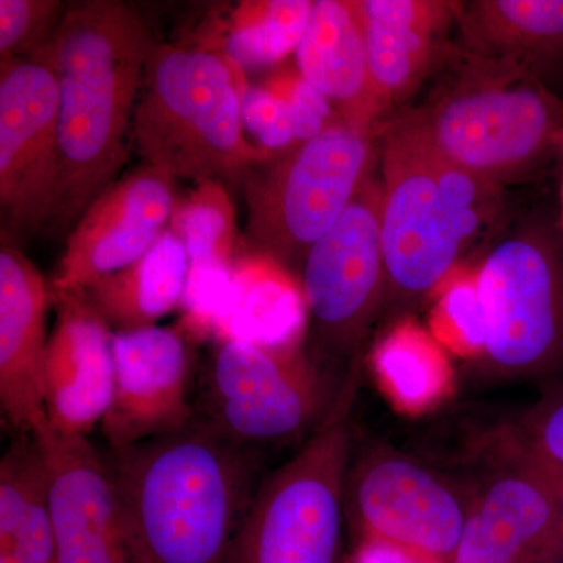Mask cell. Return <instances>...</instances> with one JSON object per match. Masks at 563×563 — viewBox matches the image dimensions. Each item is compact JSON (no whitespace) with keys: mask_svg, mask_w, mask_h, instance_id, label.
I'll return each instance as SVG.
<instances>
[{"mask_svg":"<svg viewBox=\"0 0 563 563\" xmlns=\"http://www.w3.org/2000/svg\"><path fill=\"white\" fill-rule=\"evenodd\" d=\"M133 563H225L254 498V455L196 415L103 454Z\"/></svg>","mask_w":563,"mask_h":563,"instance_id":"obj_1","label":"cell"},{"mask_svg":"<svg viewBox=\"0 0 563 563\" xmlns=\"http://www.w3.org/2000/svg\"><path fill=\"white\" fill-rule=\"evenodd\" d=\"M151 47L150 33L131 7L85 0L66 7L49 40L32 52L49 63L60 95L55 224H76L117 181L128 158Z\"/></svg>","mask_w":563,"mask_h":563,"instance_id":"obj_2","label":"cell"},{"mask_svg":"<svg viewBox=\"0 0 563 563\" xmlns=\"http://www.w3.org/2000/svg\"><path fill=\"white\" fill-rule=\"evenodd\" d=\"M383 169L387 299L410 307L453 276L495 211L496 185L448 162L402 120L385 133Z\"/></svg>","mask_w":563,"mask_h":563,"instance_id":"obj_3","label":"cell"},{"mask_svg":"<svg viewBox=\"0 0 563 563\" xmlns=\"http://www.w3.org/2000/svg\"><path fill=\"white\" fill-rule=\"evenodd\" d=\"M246 84L242 70L210 47L152 43L132 128L146 165L198 185L242 180L272 161L243 129Z\"/></svg>","mask_w":563,"mask_h":563,"instance_id":"obj_4","label":"cell"},{"mask_svg":"<svg viewBox=\"0 0 563 563\" xmlns=\"http://www.w3.org/2000/svg\"><path fill=\"white\" fill-rule=\"evenodd\" d=\"M450 79L402 118L433 151L496 185L536 168L563 141V101L512 63L463 54Z\"/></svg>","mask_w":563,"mask_h":563,"instance_id":"obj_5","label":"cell"},{"mask_svg":"<svg viewBox=\"0 0 563 563\" xmlns=\"http://www.w3.org/2000/svg\"><path fill=\"white\" fill-rule=\"evenodd\" d=\"M357 372L320 428L269 474L239 526L225 563H339L352 457L351 409Z\"/></svg>","mask_w":563,"mask_h":563,"instance_id":"obj_6","label":"cell"},{"mask_svg":"<svg viewBox=\"0 0 563 563\" xmlns=\"http://www.w3.org/2000/svg\"><path fill=\"white\" fill-rule=\"evenodd\" d=\"M372 129L336 121L243 176L244 252L280 265L306 261L368 179Z\"/></svg>","mask_w":563,"mask_h":563,"instance_id":"obj_7","label":"cell"},{"mask_svg":"<svg viewBox=\"0 0 563 563\" xmlns=\"http://www.w3.org/2000/svg\"><path fill=\"white\" fill-rule=\"evenodd\" d=\"M481 369L496 380L563 383V231L499 240L476 273Z\"/></svg>","mask_w":563,"mask_h":563,"instance_id":"obj_8","label":"cell"},{"mask_svg":"<svg viewBox=\"0 0 563 563\" xmlns=\"http://www.w3.org/2000/svg\"><path fill=\"white\" fill-rule=\"evenodd\" d=\"M296 343L220 339L203 373L196 413L244 448L313 433L342 391Z\"/></svg>","mask_w":563,"mask_h":563,"instance_id":"obj_9","label":"cell"},{"mask_svg":"<svg viewBox=\"0 0 563 563\" xmlns=\"http://www.w3.org/2000/svg\"><path fill=\"white\" fill-rule=\"evenodd\" d=\"M383 190L368 177L331 231L310 247L301 287L322 358L357 369V355L387 299Z\"/></svg>","mask_w":563,"mask_h":563,"instance_id":"obj_10","label":"cell"},{"mask_svg":"<svg viewBox=\"0 0 563 563\" xmlns=\"http://www.w3.org/2000/svg\"><path fill=\"white\" fill-rule=\"evenodd\" d=\"M470 496L428 465L387 446L351 461L346 521L358 544H380L421 563H450Z\"/></svg>","mask_w":563,"mask_h":563,"instance_id":"obj_11","label":"cell"},{"mask_svg":"<svg viewBox=\"0 0 563 563\" xmlns=\"http://www.w3.org/2000/svg\"><path fill=\"white\" fill-rule=\"evenodd\" d=\"M58 103L57 76L40 55L0 62V210L18 235L38 232L57 213Z\"/></svg>","mask_w":563,"mask_h":563,"instance_id":"obj_12","label":"cell"},{"mask_svg":"<svg viewBox=\"0 0 563 563\" xmlns=\"http://www.w3.org/2000/svg\"><path fill=\"white\" fill-rule=\"evenodd\" d=\"M174 181L150 165L111 184L81 213L51 280L54 295H81L151 250L176 210Z\"/></svg>","mask_w":563,"mask_h":563,"instance_id":"obj_13","label":"cell"},{"mask_svg":"<svg viewBox=\"0 0 563 563\" xmlns=\"http://www.w3.org/2000/svg\"><path fill=\"white\" fill-rule=\"evenodd\" d=\"M114 384L101 422L110 448L131 446L179 431L196 417L192 358L181 328L113 332Z\"/></svg>","mask_w":563,"mask_h":563,"instance_id":"obj_14","label":"cell"},{"mask_svg":"<svg viewBox=\"0 0 563 563\" xmlns=\"http://www.w3.org/2000/svg\"><path fill=\"white\" fill-rule=\"evenodd\" d=\"M559 483L517 455L477 484L450 563H542L558 554Z\"/></svg>","mask_w":563,"mask_h":563,"instance_id":"obj_15","label":"cell"},{"mask_svg":"<svg viewBox=\"0 0 563 563\" xmlns=\"http://www.w3.org/2000/svg\"><path fill=\"white\" fill-rule=\"evenodd\" d=\"M54 306L57 321L41 365L44 409L52 431L88 437L113 396V331L84 295H54Z\"/></svg>","mask_w":563,"mask_h":563,"instance_id":"obj_16","label":"cell"},{"mask_svg":"<svg viewBox=\"0 0 563 563\" xmlns=\"http://www.w3.org/2000/svg\"><path fill=\"white\" fill-rule=\"evenodd\" d=\"M35 437L49 466L57 563H133L103 454L88 437Z\"/></svg>","mask_w":563,"mask_h":563,"instance_id":"obj_17","label":"cell"},{"mask_svg":"<svg viewBox=\"0 0 563 563\" xmlns=\"http://www.w3.org/2000/svg\"><path fill=\"white\" fill-rule=\"evenodd\" d=\"M54 306L51 282L16 246L0 247V407L20 435L49 428L41 365L47 340V312Z\"/></svg>","mask_w":563,"mask_h":563,"instance_id":"obj_18","label":"cell"},{"mask_svg":"<svg viewBox=\"0 0 563 563\" xmlns=\"http://www.w3.org/2000/svg\"><path fill=\"white\" fill-rule=\"evenodd\" d=\"M455 2L362 0L376 121L404 101L442 57Z\"/></svg>","mask_w":563,"mask_h":563,"instance_id":"obj_19","label":"cell"},{"mask_svg":"<svg viewBox=\"0 0 563 563\" xmlns=\"http://www.w3.org/2000/svg\"><path fill=\"white\" fill-rule=\"evenodd\" d=\"M295 60L302 79L331 102L340 121L373 131L376 114L361 2L317 0Z\"/></svg>","mask_w":563,"mask_h":563,"instance_id":"obj_20","label":"cell"},{"mask_svg":"<svg viewBox=\"0 0 563 563\" xmlns=\"http://www.w3.org/2000/svg\"><path fill=\"white\" fill-rule=\"evenodd\" d=\"M465 54L512 63L543 81L563 65V0H479L459 3Z\"/></svg>","mask_w":563,"mask_h":563,"instance_id":"obj_21","label":"cell"},{"mask_svg":"<svg viewBox=\"0 0 563 563\" xmlns=\"http://www.w3.org/2000/svg\"><path fill=\"white\" fill-rule=\"evenodd\" d=\"M190 257L179 236L165 229L146 254L96 282L81 295L113 332L154 328L184 306Z\"/></svg>","mask_w":563,"mask_h":563,"instance_id":"obj_22","label":"cell"},{"mask_svg":"<svg viewBox=\"0 0 563 563\" xmlns=\"http://www.w3.org/2000/svg\"><path fill=\"white\" fill-rule=\"evenodd\" d=\"M0 563H57L49 466L31 433L0 461Z\"/></svg>","mask_w":563,"mask_h":563,"instance_id":"obj_23","label":"cell"},{"mask_svg":"<svg viewBox=\"0 0 563 563\" xmlns=\"http://www.w3.org/2000/svg\"><path fill=\"white\" fill-rule=\"evenodd\" d=\"M306 314L302 287L288 269L266 255L244 252L233 266L231 299L217 331L220 339L296 343Z\"/></svg>","mask_w":563,"mask_h":563,"instance_id":"obj_24","label":"cell"},{"mask_svg":"<svg viewBox=\"0 0 563 563\" xmlns=\"http://www.w3.org/2000/svg\"><path fill=\"white\" fill-rule=\"evenodd\" d=\"M169 229L187 247L190 277H231L244 254L236 211L224 181L198 184L177 202Z\"/></svg>","mask_w":563,"mask_h":563,"instance_id":"obj_25","label":"cell"},{"mask_svg":"<svg viewBox=\"0 0 563 563\" xmlns=\"http://www.w3.org/2000/svg\"><path fill=\"white\" fill-rule=\"evenodd\" d=\"M313 3L312 0L240 3L225 25L220 54L243 74L279 65L298 49Z\"/></svg>","mask_w":563,"mask_h":563,"instance_id":"obj_26","label":"cell"},{"mask_svg":"<svg viewBox=\"0 0 563 563\" xmlns=\"http://www.w3.org/2000/svg\"><path fill=\"white\" fill-rule=\"evenodd\" d=\"M509 453L563 483V383L551 384L515 422Z\"/></svg>","mask_w":563,"mask_h":563,"instance_id":"obj_27","label":"cell"},{"mask_svg":"<svg viewBox=\"0 0 563 563\" xmlns=\"http://www.w3.org/2000/svg\"><path fill=\"white\" fill-rule=\"evenodd\" d=\"M65 10L55 0H0V62L40 49Z\"/></svg>","mask_w":563,"mask_h":563,"instance_id":"obj_28","label":"cell"},{"mask_svg":"<svg viewBox=\"0 0 563 563\" xmlns=\"http://www.w3.org/2000/svg\"><path fill=\"white\" fill-rule=\"evenodd\" d=\"M242 122L244 132L250 133L255 144L272 154L298 144L287 102L266 81L244 85Z\"/></svg>","mask_w":563,"mask_h":563,"instance_id":"obj_29","label":"cell"},{"mask_svg":"<svg viewBox=\"0 0 563 563\" xmlns=\"http://www.w3.org/2000/svg\"><path fill=\"white\" fill-rule=\"evenodd\" d=\"M265 81L287 102L298 143L314 139L340 121L333 120L336 113L331 102L307 84L298 69L277 70Z\"/></svg>","mask_w":563,"mask_h":563,"instance_id":"obj_30","label":"cell"},{"mask_svg":"<svg viewBox=\"0 0 563 563\" xmlns=\"http://www.w3.org/2000/svg\"><path fill=\"white\" fill-rule=\"evenodd\" d=\"M357 563H421L409 555L380 547V544H361L357 551Z\"/></svg>","mask_w":563,"mask_h":563,"instance_id":"obj_31","label":"cell"},{"mask_svg":"<svg viewBox=\"0 0 563 563\" xmlns=\"http://www.w3.org/2000/svg\"><path fill=\"white\" fill-rule=\"evenodd\" d=\"M559 483V506H558V536H555V543H558V554L563 555V483Z\"/></svg>","mask_w":563,"mask_h":563,"instance_id":"obj_32","label":"cell"},{"mask_svg":"<svg viewBox=\"0 0 563 563\" xmlns=\"http://www.w3.org/2000/svg\"><path fill=\"white\" fill-rule=\"evenodd\" d=\"M542 563H563V555L555 554L553 558L548 559V561H544Z\"/></svg>","mask_w":563,"mask_h":563,"instance_id":"obj_33","label":"cell"},{"mask_svg":"<svg viewBox=\"0 0 563 563\" xmlns=\"http://www.w3.org/2000/svg\"><path fill=\"white\" fill-rule=\"evenodd\" d=\"M561 228L563 231V187H562V220H561Z\"/></svg>","mask_w":563,"mask_h":563,"instance_id":"obj_34","label":"cell"}]
</instances>
